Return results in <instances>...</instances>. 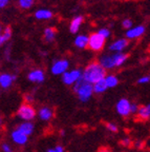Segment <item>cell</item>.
<instances>
[{"label":"cell","instance_id":"3957f363","mask_svg":"<svg viewBox=\"0 0 150 152\" xmlns=\"http://www.w3.org/2000/svg\"><path fill=\"white\" fill-rule=\"evenodd\" d=\"M73 90L77 97L81 102H87L92 97L94 92H92V85L86 83L83 79H80L78 83L73 86Z\"/></svg>","mask_w":150,"mask_h":152},{"label":"cell","instance_id":"8fae6325","mask_svg":"<svg viewBox=\"0 0 150 152\" xmlns=\"http://www.w3.org/2000/svg\"><path fill=\"white\" fill-rule=\"evenodd\" d=\"M17 75L11 73H0V89L7 90L16 81Z\"/></svg>","mask_w":150,"mask_h":152},{"label":"cell","instance_id":"74e56055","mask_svg":"<svg viewBox=\"0 0 150 152\" xmlns=\"http://www.w3.org/2000/svg\"><path fill=\"white\" fill-rule=\"evenodd\" d=\"M99 152H110L108 149H106V148H103V149H101Z\"/></svg>","mask_w":150,"mask_h":152},{"label":"cell","instance_id":"5bb4252c","mask_svg":"<svg viewBox=\"0 0 150 152\" xmlns=\"http://www.w3.org/2000/svg\"><path fill=\"white\" fill-rule=\"evenodd\" d=\"M16 129L21 133H23L24 135L30 137L35 131V125L33 124V121H22L17 126Z\"/></svg>","mask_w":150,"mask_h":152},{"label":"cell","instance_id":"52a82bcc","mask_svg":"<svg viewBox=\"0 0 150 152\" xmlns=\"http://www.w3.org/2000/svg\"><path fill=\"white\" fill-rule=\"evenodd\" d=\"M68 70H69V61L67 59H65V58L56 59L52 64V66H50V73L56 76H62Z\"/></svg>","mask_w":150,"mask_h":152},{"label":"cell","instance_id":"9a60e30c","mask_svg":"<svg viewBox=\"0 0 150 152\" xmlns=\"http://www.w3.org/2000/svg\"><path fill=\"white\" fill-rule=\"evenodd\" d=\"M37 116L40 121H49L54 117V110L49 107H41L37 112Z\"/></svg>","mask_w":150,"mask_h":152},{"label":"cell","instance_id":"484cf974","mask_svg":"<svg viewBox=\"0 0 150 152\" xmlns=\"http://www.w3.org/2000/svg\"><path fill=\"white\" fill-rule=\"evenodd\" d=\"M105 127H106V129L111 133H117L118 131H119V127H118L115 123H110V121H109V123H106Z\"/></svg>","mask_w":150,"mask_h":152},{"label":"cell","instance_id":"2e32d148","mask_svg":"<svg viewBox=\"0 0 150 152\" xmlns=\"http://www.w3.org/2000/svg\"><path fill=\"white\" fill-rule=\"evenodd\" d=\"M83 22H84V17L81 16V15H78V16L74 17L71 19V23H69V32L71 34H77L80 31V28L82 26Z\"/></svg>","mask_w":150,"mask_h":152},{"label":"cell","instance_id":"e575fe53","mask_svg":"<svg viewBox=\"0 0 150 152\" xmlns=\"http://www.w3.org/2000/svg\"><path fill=\"white\" fill-rule=\"evenodd\" d=\"M134 146H136V148H138V149H142V148L144 147V142H141V140H138V142H134Z\"/></svg>","mask_w":150,"mask_h":152},{"label":"cell","instance_id":"f35d334b","mask_svg":"<svg viewBox=\"0 0 150 152\" xmlns=\"http://www.w3.org/2000/svg\"><path fill=\"white\" fill-rule=\"evenodd\" d=\"M3 126V119H2V117L0 116V128Z\"/></svg>","mask_w":150,"mask_h":152},{"label":"cell","instance_id":"4dcf8cb0","mask_svg":"<svg viewBox=\"0 0 150 152\" xmlns=\"http://www.w3.org/2000/svg\"><path fill=\"white\" fill-rule=\"evenodd\" d=\"M0 148H1V151L2 152H13V147L9 145V142H2Z\"/></svg>","mask_w":150,"mask_h":152},{"label":"cell","instance_id":"d6a6232c","mask_svg":"<svg viewBox=\"0 0 150 152\" xmlns=\"http://www.w3.org/2000/svg\"><path fill=\"white\" fill-rule=\"evenodd\" d=\"M138 110V104H136V102H131V106H130V113H131V115L136 114Z\"/></svg>","mask_w":150,"mask_h":152},{"label":"cell","instance_id":"f1b7e54d","mask_svg":"<svg viewBox=\"0 0 150 152\" xmlns=\"http://www.w3.org/2000/svg\"><path fill=\"white\" fill-rule=\"evenodd\" d=\"M150 81V76L149 75H143L138 79V85H147Z\"/></svg>","mask_w":150,"mask_h":152},{"label":"cell","instance_id":"d4e9b609","mask_svg":"<svg viewBox=\"0 0 150 152\" xmlns=\"http://www.w3.org/2000/svg\"><path fill=\"white\" fill-rule=\"evenodd\" d=\"M97 33L99 34L100 36H102V37L104 38V39H107V38H109L110 37V35H111V32H110V30L109 28H100Z\"/></svg>","mask_w":150,"mask_h":152},{"label":"cell","instance_id":"1f68e13d","mask_svg":"<svg viewBox=\"0 0 150 152\" xmlns=\"http://www.w3.org/2000/svg\"><path fill=\"white\" fill-rule=\"evenodd\" d=\"M24 100H25V104H32V102H34V95L27 93V94L24 95Z\"/></svg>","mask_w":150,"mask_h":152},{"label":"cell","instance_id":"d590c367","mask_svg":"<svg viewBox=\"0 0 150 152\" xmlns=\"http://www.w3.org/2000/svg\"><path fill=\"white\" fill-rule=\"evenodd\" d=\"M9 52H11V50H9V47H7L6 49H5V53H4V55H5V58L6 59H9Z\"/></svg>","mask_w":150,"mask_h":152},{"label":"cell","instance_id":"ac0fdd59","mask_svg":"<svg viewBox=\"0 0 150 152\" xmlns=\"http://www.w3.org/2000/svg\"><path fill=\"white\" fill-rule=\"evenodd\" d=\"M35 18L38 19V20H49V19H52L54 14L50 10L48 9H39L37 10L35 12Z\"/></svg>","mask_w":150,"mask_h":152},{"label":"cell","instance_id":"6da1fadb","mask_svg":"<svg viewBox=\"0 0 150 152\" xmlns=\"http://www.w3.org/2000/svg\"><path fill=\"white\" fill-rule=\"evenodd\" d=\"M106 74L107 71L101 64L98 61H92L87 64L84 70H82V79L90 85H94L98 81L103 80Z\"/></svg>","mask_w":150,"mask_h":152},{"label":"cell","instance_id":"f546056e","mask_svg":"<svg viewBox=\"0 0 150 152\" xmlns=\"http://www.w3.org/2000/svg\"><path fill=\"white\" fill-rule=\"evenodd\" d=\"M46 152H65V149H64L63 146L57 145V146H55V147L48 148Z\"/></svg>","mask_w":150,"mask_h":152},{"label":"cell","instance_id":"7a4b0ae2","mask_svg":"<svg viewBox=\"0 0 150 152\" xmlns=\"http://www.w3.org/2000/svg\"><path fill=\"white\" fill-rule=\"evenodd\" d=\"M128 59V55L125 53H105L99 57V64L103 66L106 71L121 68Z\"/></svg>","mask_w":150,"mask_h":152},{"label":"cell","instance_id":"8d00e7d4","mask_svg":"<svg viewBox=\"0 0 150 152\" xmlns=\"http://www.w3.org/2000/svg\"><path fill=\"white\" fill-rule=\"evenodd\" d=\"M60 135L65 136V130H60Z\"/></svg>","mask_w":150,"mask_h":152},{"label":"cell","instance_id":"e0dca14e","mask_svg":"<svg viewBox=\"0 0 150 152\" xmlns=\"http://www.w3.org/2000/svg\"><path fill=\"white\" fill-rule=\"evenodd\" d=\"M136 115H138V118L142 121H146L150 118V104H142L138 106V110Z\"/></svg>","mask_w":150,"mask_h":152},{"label":"cell","instance_id":"ffe728a7","mask_svg":"<svg viewBox=\"0 0 150 152\" xmlns=\"http://www.w3.org/2000/svg\"><path fill=\"white\" fill-rule=\"evenodd\" d=\"M104 83H105L107 89H112L115 88L119 85V78L115 74H106V76L104 77Z\"/></svg>","mask_w":150,"mask_h":152},{"label":"cell","instance_id":"9c48e42d","mask_svg":"<svg viewBox=\"0 0 150 152\" xmlns=\"http://www.w3.org/2000/svg\"><path fill=\"white\" fill-rule=\"evenodd\" d=\"M146 33V26L143 24H138V26H133L129 30H127L125 33V38L127 40H133V39H138L144 34Z\"/></svg>","mask_w":150,"mask_h":152},{"label":"cell","instance_id":"277c9868","mask_svg":"<svg viewBox=\"0 0 150 152\" xmlns=\"http://www.w3.org/2000/svg\"><path fill=\"white\" fill-rule=\"evenodd\" d=\"M17 117L22 121H33L36 118L37 111L35 107L31 104H22L17 110Z\"/></svg>","mask_w":150,"mask_h":152},{"label":"cell","instance_id":"d6986e66","mask_svg":"<svg viewBox=\"0 0 150 152\" xmlns=\"http://www.w3.org/2000/svg\"><path fill=\"white\" fill-rule=\"evenodd\" d=\"M75 45L78 49H86L88 47V36L85 35V34H78L75 38Z\"/></svg>","mask_w":150,"mask_h":152},{"label":"cell","instance_id":"ba28073f","mask_svg":"<svg viewBox=\"0 0 150 152\" xmlns=\"http://www.w3.org/2000/svg\"><path fill=\"white\" fill-rule=\"evenodd\" d=\"M130 106H131V102L128 98H121L120 100H118L117 104H115L117 113L122 117H128L129 115H131Z\"/></svg>","mask_w":150,"mask_h":152},{"label":"cell","instance_id":"4fadbf2b","mask_svg":"<svg viewBox=\"0 0 150 152\" xmlns=\"http://www.w3.org/2000/svg\"><path fill=\"white\" fill-rule=\"evenodd\" d=\"M11 140L17 146H25L28 142V136L24 135L23 133H21L17 129H14L11 132Z\"/></svg>","mask_w":150,"mask_h":152},{"label":"cell","instance_id":"603a6c76","mask_svg":"<svg viewBox=\"0 0 150 152\" xmlns=\"http://www.w3.org/2000/svg\"><path fill=\"white\" fill-rule=\"evenodd\" d=\"M0 35H1V37H2V40L4 43L6 42V41H9L11 40V38H12V36H13L12 28H9V26H6V28H4L2 31H1Z\"/></svg>","mask_w":150,"mask_h":152},{"label":"cell","instance_id":"836d02e7","mask_svg":"<svg viewBox=\"0 0 150 152\" xmlns=\"http://www.w3.org/2000/svg\"><path fill=\"white\" fill-rule=\"evenodd\" d=\"M9 0H0V9L5 7L9 4Z\"/></svg>","mask_w":150,"mask_h":152},{"label":"cell","instance_id":"83f0119b","mask_svg":"<svg viewBox=\"0 0 150 152\" xmlns=\"http://www.w3.org/2000/svg\"><path fill=\"white\" fill-rule=\"evenodd\" d=\"M120 144L123 146V147H130V146L132 145V140L130 137H128V136H126V137H123L122 140H121V142H120Z\"/></svg>","mask_w":150,"mask_h":152},{"label":"cell","instance_id":"30bf717a","mask_svg":"<svg viewBox=\"0 0 150 152\" xmlns=\"http://www.w3.org/2000/svg\"><path fill=\"white\" fill-rule=\"evenodd\" d=\"M129 45V41L126 38H119L113 42H111L108 47V50L110 53H124Z\"/></svg>","mask_w":150,"mask_h":152},{"label":"cell","instance_id":"4316f807","mask_svg":"<svg viewBox=\"0 0 150 152\" xmlns=\"http://www.w3.org/2000/svg\"><path fill=\"white\" fill-rule=\"evenodd\" d=\"M122 26L124 28H126V31H127V30H129L130 28H132V26H133V21H132L131 19L125 18L124 20L122 21Z\"/></svg>","mask_w":150,"mask_h":152},{"label":"cell","instance_id":"7c38bea8","mask_svg":"<svg viewBox=\"0 0 150 152\" xmlns=\"http://www.w3.org/2000/svg\"><path fill=\"white\" fill-rule=\"evenodd\" d=\"M27 79L34 83H42L45 80V73L41 69H34L28 72Z\"/></svg>","mask_w":150,"mask_h":152},{"label":"cell","instance_id":"5b68a950","mask_svg":"<svg viewBox=\"0 0 150 152\" xmlns=\"http://www.w3.org/2000/svg\"><path fill=\"white\" fill-rule=\"evenodd\" d=\"M106 40L98 33H92L88 36V47L94 52H100L105 47Z\"/></svg>","mask_w":150,"mask_h":152},{"label":"cell","instance_id":"44dd1931","mask_svg":"<svg viewBox=\"0 0 150 152\" xmlns=\"http://www.w3.org/2000/svg\"><path fill=\"white\" fill-rule=\"evenodd\" d=\"M57 35V31L55 28H52V26H47V28H44V32H43V38L46 42H52V41L55 40Z\"/></svg>","mask_w":150,"mask_h":152},{"label":"cell","instance_id":"b9f144b4","mask_svg":"<svg viewBox=\"0 0 150 152\" xmlns=\"http://www.w3.org/2000/svg\"><path fill=\"white\" fill-rule=\"evenodd\" d=\"M1 31H2V28H1V26H0V33H1Z\"/></svg>","mask_w":150,"mask_h":152},{"label":"cell","instance_id":"60d3db41","mask_svg":"<svg viewBox=\"0 0 150 152\" xmlns=\"http://www.w3.org/2000/svg\"><path fill=\"white\" fill-rule=\"evenodd\" d=\"M40 54L42 55V56H43V55H45V56H46V55H47V52H41Z\"/></svg>","mask_w":150,"mask_h":152},{"label":"cell","instance_id":"8992f818","mask_svg":"<svg viewBox=\"0 0 150 152\" xmlns=\"http://www.w3.org/2000/svg\"><path fill=\"white\" fill-rule=\"evenodd\" d=\"M80 79H82V70L81 69L68 70L62 75V81L66 86H71L73 87Z\"/></svg>","mask_w":150,"mask_h":152},{"label":"cell","instance_id":"cb8c5ba5","mask_svg":"<svg viewBox=\"0 0 150 152\" xmlns=\"http://www.w3.org/2000/svg\"><path fill=\"white\" fill-rule=\"evenodd\" d=\"M35 3V0H18V5L22 10L31 9Z\"/></svg>","mask_w":150,"mask_h":152},{"label":"cell","instance_id":"7402d4cb","mask_svg":"<svg viewBox=\"0 0 150 152\" xmlns=\"http://www.w3.org/2000/svg\"><path fill=\"white\" fill-rule=\"evenodd\" d=\"M106 90H107V87H106L104 80H100L92 85V92H94V94L101 95L104 92H106Z\"/></svg>","mask_w":150,"mask_h":152},{"label":"cell","instance_id":"ab89813d","mask_svg":"<svg viewBox=\"0 0 150 152\" xmlns=\"http://www.w3.org/2000/svg\"><path fill=\"white\" fill-rule=\"evenodd\" d=\"M4 45V42H3L2 37H1V35H0V47H1V45Z\"/></svg>","mask_w":150,"mask_h":152}]
</instances>
